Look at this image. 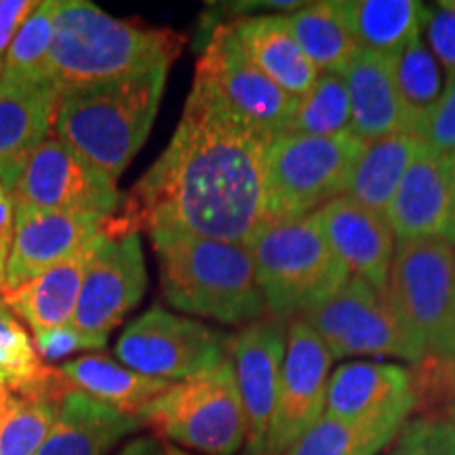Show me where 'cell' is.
<instances>
[{
  "mask_svg": "<svg viewBox=\"0 0 455 455\" xmlns=\"http://www.w3.org/2000/svg\"><path fill=\"white\" fill-rule=\"evenodd\" d=\"M247 247L251 249L266 308L283 323L308 315L350 276L315 213L264 226Z\"/></svg>",
  "mask_w": 455,
  "mask_h": 455,
  "instance_id": "cell-5",
  "label": "cell"
},
{
  "mask_svg": "<svg viewBox=\"0 0 455 455\" xmlns=\"http://www.w3.org/2000/svg\"><path fill=\"white\" fill-rule=\"evenodd\" d=\"M169 68L64 91L55 114L57 140L116 181L150 135Z\"/></svg>",
  "mask_w": 455,
  "mask_h": 455,
  "instance_id": "cell-4",
  "label": "cell"
},
{
  "mask_svg": "<svg viewBox=\"0 0 455 455\" xmlns=\"http://www.w3.org/2000/svg\"><path fill=\"white\" fill-rule=\"evenodd\" d=\"M350 131V100L341 74H321L304 98L295 100L293 112L281 133L329 138Z\"/></svg>",
  "mask_w": 455,
  "mask_h": 455,
  "instance_id": "cell-33",
  "label": "cell"
},
{
  "mask_svg": "<svg viewBox=\"0 0 455 455\" xmlns=\"http://www.w3.org/2000/svg\"><path fill=\"white\" fill-rule=\"evenodd\" d=\"M418 407L413 373L392 363H344L329 375L325 413L348 422H407Z\"/></svg>",
  "mask_w": 455,
  "mask_h": 455,
  "instance_id": "cell-18",
  "label": "cell"
},
{
  "mask_svg": "<svg viewBox=\"0 0 455 455\" xmlns=\"http://www.w3.org/2000/svg\"><path fill=\"white\" fill-rule=\"evenodd\" d=\"M232 28L249 60L284 93L299 100L315 87L321 72L299 49L284 15L244 17Z\"/></svg>",
  "mask_w": 455,
  "mask_h": 455,
  "instance_id": "cell-24",
  "label": "cell"
},
{
  "mask_svg": "<svg viewBox=\"0 0 455 455\" xmlns=\"http://www.w3.org/2000/svg\"><path fill=\"white\" fill-rule=\"evenodd\" d=\"M7 195L13 204L98 218H112L121 204L116 181L61 140L43 141L26 158Z\"/></svg>",
  "mask_w": 455,
  "mask_h": 455,
  "instance_id": "cell-12",
  "label": "cell"
},
{
  "mask_svg": "<svg viewBox=\"0 0 455 455\" xmlns=\"http://www.w3.org/2000/svg\"><path fill=\"white\" fill-rule=\"evenodd\" d=\"M184 36L169 28L116 20L87 0H60L47 74L60 93L171 66Z\"/></svg>",
  "mask_w": 455,
  "mask_h": 455,
  "instance_id": "cell-2",
  "label": "cell"
},
{
  "mask_svg": "<svg viewBox=\"0 0 455 455\" xmlns=\"http://www.w3.org/2000/svg\"><path fill=\"white\" fill-rule=\"evenodd\" d=\"M341 76L350 100V131L358 140L371 144L390 135L409 133L390 57L358 49Z\"/></svg>",
  "mask_w": 455,
  "mask_h": 455,
  "instance_id": "cell-21",
  "label": "cell"
},
{
  "mask_svg": "<svg viewBox=\"0 0 455 455\" xmlns=\"http://www.w3.org/2000/svg\"><path fill=\"white\" fill-rule=\"evenodd\" d=\"M284 21L299 49L321 74H344L361 49L346 26L338 0L306 3V7L284 15Z\"/></svg>",
  "mask_w": 455,
  "mask_h": 455,
  "instance_id": "cell-29",
  "label": "cell"
},
{
  "mask_svg": "<svg viewBox=\"0 0 455 455\" xmlns=\"http://www.w3.org/2000/svg\"><path fill=\"white\" fill-rule=\"evenodd\" d=\"M386 218L396 243L439 238L455 247V167L451 158L424 152L403 178Z\"/></svg>",
  "mask_w": 455,
  "mask_h": 455,
  "instance_id": "cell-17",
  "label": "cell"
},
{
  "mask_svg": "<svg viewBox=\"0 0 455 455\" xmlns=\"http://www.w3.org/2000/svg\"><path fill=\"white\" fill-rule=\"evenodd\" d=\"M449 158H451V163H453V167H455V152H453V155H449Z\"/></svg>",
  "mask_w": 455,
  "mask_h": 455,
  "instance_id": "cell-46",
  "label": "cell"
},
{
  "mask_svg": "<svg viewBox=\"0 0 455 455\" xmlns=\"http://www.w3.org/2000/svg\"><path fill=\"white\" fill-rule=\"evenodd\" d=\"M164 455H190V453H188V451H181L180 447L169 445V443H164Z\"/></svg>",
  "mask_w": 455,
  "mask_h": 455,
  "instance_id": "cell-44",
  "label": "cell"
},
{
  "mask_svg": "<svg viewBox=\"0 0 455 455\" xmlns=\"http://www.w3.org/2000/svg\"><path fill=\"white\" fill-rule=\"evenodd\" d=\"M15 236L3 293L13 291L44 270L53 268L93 241L108 218L47 212L30 204H13Z\"/></svg>",
  "mask_w": 455,
  "mask_h": 455,
  "instance_id": "cell-16",
  "label": "cell"
},
{
  "mask_svg": "<svg viewBox=\"0 0 455 455\" xmlns=\"http://www.w3.org/2000/svg\"><path fill=\"white\" fill-rule=\"evenodd\" d=\"M101 232L68 259L44 270L43 275L24 283L13 291L4 293V304L15 316L24 318L34 329V333L70 325L84 275H87L95 251L100 249Z\"/></svg>",
  "mask_w": 455,
  "mask_h": 455,
  "instance_id": "cell-23",
  "label": "cell"
},
{
  "mask_svg": "<svg viewBox=\"0 0 455 455\" xmlns=\"http://www.w3.org/2000/svg\"><path fill=\"white\" fill-rule=\"evenodd\" d=\"M60 91L51 78H0V184L9 190L26 158L55 129Z\"/></svg>",
  "mask_w": 455,
  "mask_h": 455,
  "instance_id": "cell-20",
  "label": "cell"
},
{
  "mask_svg": "<svg viewBox=\"0 0 455 455\" xmlns=\"http://www.w3.org/2000/svg\"><path fill=\"white\" fill-rule=\"evenodd\" d=\"M108 338H98L78 331L76 327L64 325L51 331L34 333V348L43 361H61L78 350H101Z\"/></svg>",
  "mask_w": 455,
  "mask_h": 455,
  "instance_id": "cell-38",
  "label": "cell"
},
{
  "mask_svg": "<svg viewBox=\"0 0 455 455\" xmlns=\"http://www.w3.org/2000/svg\"><path fill=\"white\" fill-rule=\"evenodd\" d=\"M422 32L447 81H455V3L443 0L432 9H426Z\"/></svg>",
  "mask_w": 455,
  "mask_h": 455,
  "instance_id": "cell-37",
  "label": "cell"
},
{
  "mask_svg": "<svg viewBox=\"0 0 455 455\" xmlns=\"http://www.w3.org/2000/svg\"><path fill=\"white\" fill-rule=\"evenodd\" d=\"M138 428H141L140 418L124 415L72 388L60 401L55 422L38 455H106Z\"/></svg>",
  "mask_w": 455,
  "mask_h": 455,
  "instance_id": "cell-22",
  "label": "cell"
},
{
  "mask_svg": "<svg viewBox=\"0 0 455 455\" xmlns=\"http://www.w3.org/2000/svg\"><path fill=\"white\" fill-rule=\"evenodd\" d=\"M36 7L38 3L30 0H0V53L11 47L15 34Z\"/></svg>",
  "mask_w": 455,
  "mask_h": 455,
  "instance_id": "cell-39",
  "label": "cell"
},
{
  "mask_svg": "<svg viewBox=\"0 0 455 455\" xmlns=\"http://www.w3.org/2000/svg\"><path fill=\"white\" fill-rule=\"evenodd\" d=\"M146 287L148 272L140 232L112 215L106 220L100 249L84 275L70 325L83 333L108 338L140 304Z\"/></svg>",
  "mask_w": 455,
  "mask_h": 455,
  "instance_id": "cell-13",
  "label": "cell"
},
{
  "mask_svg": "<svg viewBox=\"0 0 455 455\" xmlns=\"http://www.w3.org/2000/svg\"><path fill=\"white\" fill-rule=\"evenodd\" d=\"M445 413H447V422L455 426V396L451 398V401L447 403V407H445Z\"/></svg>",
  "mask_w": 455,
  "mask_h": 455,
  "instance_id": "cell-43",
  "label": "cell"
},
{
  "mask_svg": "<svg viewBox=\"0 0 455 455\" xmlns=\"http://www.w3.org/2000/svg\"><path fill=\"white\" fill-rule=\"evenodd\" d=\"M60 369L74 388L131 418H140V413L171 386V382L131 371L129 367L101 355L74 358Z\"/></svg>",
  "mask_w": 455,
  "mask_h": 455,
  "instance_id": "cell-26",
  "label": "cell"
},
{
  "mask_svg": "<svg viewBox=\"0 0 455 455\" xmlns=\"http://www.w3.org/2000/svg\"><path fill=\"white\" fill-rule=\"evenodd\" d=\"M331 363V352L315 329L301 318L291 321L264 455H287L323 418Z\"/></svg>",
  "mask_w": 455,
  "mask_h": 455,
  "instance_id": "cell-14",
  "label": "cell"
},
{
  "mask_svg": "<svg viewBox=\"0 0 455 455\" xmlns=\"http://www.w3.org/2000/svg\"><path fill=\"white\" fill-rule=\"evenodd\" d=\"M190 93L275 138L287 124L295 106L291 95L276 87L249 60L232 24L213 28L196 61Z\"/></svg>",
  "mask_w": 455,
  "mask_h": 455,
  "instance_id": "cell-9",
  "label": "cell"
},
{
  "mask_svg": "<svg viewBox=\"0 0 455 455\" xmlns=\"http://www.w3.org/2000/svg\"><path fill=\"white\" fill-rule=\"evenodd\" d=\"M358 47L395 57L422 32L426 7L415 0H346L339 3Z\"/></svg>",
  "mask_w": 455,
  "mask_h": 455,
  "instance_id": "cell-27",
  "label": "cell"
},
{
  "mask_svg": "<svg viewBox=\"0 0 455 455\" xmlns=\"http://www.w3.org/2000/svg\"><path fill=\"white\" fill-rule=\"evenodd\" d=\"M365 141L352 131L329 138L278 133L266 155V224L321 212L348 190Z\"/></svg>",
  "mask_w": 455,
  "mask_h": 455,
  "instance_id": "cell-6",
  "label": "cell"
},
{
  "mask_svg": "<svg viewBox=\"0 0 455 455\" xmlns=\"http://www.w3.org/2000/svg\"><path fill=\"white\" fill-rule=\"evenodd\" d=\"M116 356L131 371L173 384L226 361L228 341L203 323L152 306L124 329Z\"/></svg>",
  "mask_w": 455,
  "mask_h": 455,
  "instance_id": "cell-11",
  "label": "cell"
},
{
  "mask_svg": "<svg viewBox=\"0 0 455 455\" xmlns=\"http://www.w3.org/2000/svg\"><path fill=\"white\" fill-rule=\"evenodd\" d=\"M60 401L0 388V455H38Z\"/></svg>",
  "mask_w": 455,
  "mask_h": 455,
  "instance_id": "cell-32",
  "label": "cell"
},
{
  "mask_svg": "<svg viewBox=\"0 0 455 455\" xmlns=\"http://www.w3.org/2000/svg\"><path fill=\"white\" fill-rule=\"evenodd\" d=\"M407 424V422H405ZM403 422H348L323 415L287 455H378L401 432Z\"/></svg>",
  "mask_w": 455,
  "mask_h": 455,
  "instance_id": "cell-31",
  "label": "cell"
},
{
  "mask_svg": "<svg viewBox=\"0 0 455 455\" xmlns=\"http://www.w3.org/2000/svg\"><path fill=\"white\" fill-rule=\"evenodd\" d=\"M325 341L333 358L392 356L422 363L426 355L409 338L382 291L348 276L331 298L301 316Z\"/></svg>",
  "mask_w": 455,
  "mask_h": 455,
  "instance_id": "cell-10",
  "label": "cell"
},
{
  "mask_svg": "<svg viewBox=\"0 0 455 455\" xmlns=\"http://www.w3.org/2000/svg\"><path fill=\"white\" fill-rule=\"evenodd\" d=\"M413 135L432 155L449 156L455 152V81H447L439 104L424 118Z\"/></svg>",
  "mask_w": 455,
  "mask_h": 455,
  "instance_id": "cell-36",
  "label": "cell"
},
{
  "mask_svg": "<svg viewBox=\"0 0 455 455\" xmlns=\"http://www.w3.org/2000/svg\"><path fill=\"white\" fill-rule=\"evenodd\" d=\"M388 455H455V426L439 418H418L403 426Z\"/></svg>",
  "mask_w": 455,
  "mask_h": 455,
  "instance_id": "cell-35",
  "label": "cell"
},
{
  "mask_svg": "<svg viewBox=\"0 0 455 455\" xmlns=\"http://www.w3.org/2000/svg\"><path fill=\"white\" fill-rule=\"evenodd\" d=\"M384 295L426 358L439 356L455 312L453 244L439 238L396 243Z\"/></svg>",
  "mask_w": 455,
  "mask_h": 455,
  "instance_id": "cell-8",
  "label": "cell"
},
{
  "mask_svg": "<svg viewBox=\"0 0 455 455\" xmlns=\"http://www.w3.org/2000/svg\"><path fill=\"white\" fill-rule=\"evenodd\" d=\"M443 361H453L455 363V312H453V321H451V329H449V335L443 344V348L439 352V356Z\"/></svg>",
  "mask_w": 455,
  "mask_h": 455,
  "instance_id": "cell-42",
  "label": "cell"
},
{
  "mask_svg": "<svg viewBox=\"0 0 455 455\" xmlns=\"http://www.w3.org/2000/svg\"><path fill=\"white\" fill-rule=\"evenodd\" d=\"M272 140L190 93L167 150L131 190L121 220L135 232L249 244L266 224Z\"/></svg>",
  "mask_w": 455,
  "mask_h": 455,
  "instance_id": "cell-1",
  "label": "cell"
},
{
  "mask_svg": "<svg viewBox=\"0 0 455 455\" xmlns=\"http://www.w3.org/2000/svg\"><path fill=\"white\" fill-rule=\"evenodd\" d=\"M228 352L232 355V367L247 422L244 455H264L287 352L284 323L276 318L251 323L228 339Z\"/></svg>",
  "mask_w": 455,
  "mask_h": 455,
  "instance_id": "cell-15",
  "label": "cell"
},
{
  "mask_svg": "<svg viewBox=\"0 0 455 455\" xmlns=\"http://www.w3.org/2000/svg\"><path fill=\"white\" fill-rule=\"evenodd\" d=\"M140 419L164 441L204 455H236L247 439V422L232 361L171 384Z\"/></svg>",
  "mask_w": 455,
  "mask_h": 455,
  "instance_id": "cell-7",
  "label": "cell"
},
{
  "mask_svg": "<svg viewBox=\"0 0 455 455\" xmlns=\"http://www.w3.org/2000/svg\"><path fill=\"white\" fill-rule=\"evenodd\" d=\"M3 70H4V64H3V57H0V78H3Z\"/></svg>",
  "mask_w": 455,
  "mask_h": 455,
  "instance_id": "cell-45",
  "label": "cell"
},
{
  "mask_svg": "<svg viewBox=\"0 0 455 455\" xmlns=\"http://www.w3.org/2000/svg\"><path fill=\"white\" fill-rule=\"evenodd\" d=\"M390 60L398 98L407 114L409 133H413V129L439 104L447 84L443 78L445 72L426 43L424 32L415 34L407 47Z\"/></svg>",
  "mask_w": 455,
  "mask_h": 455,
  "instance_id": "cell-30",
  "label": "cell"
},
{
  "mask_svg": "<svg viewBox=\"0 0 455 455\" xmlns=\"http://www.w3.org/2000/svg\"><path fill=\"white\" fill-rule=\"evenodd\" d=\"M116 455H164V443L156 436H140L124 445Z\"/></svg>",
  "mask_w": 455,
  "mask_h": 455,
  "instance_id": "cell-41",
  "label": "cell"
},
{
  "mask_svg": "<svg viewBox=\"0 0 455 455\" xmlns=\"http://www.w3.org/2000/svg\"><path fill=\"white\" fill-rule=\"evenodd\" d=\"M0 388L53 401H61L74 388L61 369L44 365L32 338L4 299H0Z\"/></svg>",
  "mask_w": 455,
  "mask_h": 455,
  "instance_id": "cell-28",
  "label": "cell"
},
{
  "mask_svg": "<svg viewBox=\"0 0 455 455\" xmlns=\"http://www.w3.org/2000/svg\"><path fill=\"white\" fill-rule=\"evenodd\" d=\"M15 236V212L13 203L0 184V293L4 289V276H7V264L11 255V244Z\"/></svg>",
  "mask_w": 455,
  "mask_h": 455,
  "instance_id": "cell-40",
  "label": "cell"
},
{
  "mask_svg": "<svg viewBox=\"0 0 455 455\" xmlns=\"http://www.w3.org/2000/svg\"><path fill=\"white\" fill-rule=\"evenodd\" d=\"M163 298L175 310L224 323L251 325L266 312L251 249L184 235L150 232Z\"/></svg>",
  "mask_w": 455,
  "mask_h": 455,
  "instance_id": "cell-3",
  "label": "cell"
},
{
  "mask_svg": "<svg viewBox=\"0 0 455 455\" xmlns=\"http://www.w3.org/2000/svg\"><path fill=\"white\" fill-rule=\"evenodd\" d=\"M424 152L428 150L413 133H398L365 144L352 167L346 195L386 215L409 167Z\"/></svg>",
  "mask_w": 455,
  "mask_h": 455,
  "instance_id": "cell-25",
  "label": "cell"
},
{
  "mask_svg": "<svg viewBox=\"0 0 455 455\" xmlns=\"http://www.w3.org/2000/svg\"><path fill=\"white\" fill-rule=\"evenodd\" d=\"M57 0L38 3L34 13L24 21L13 43L3 57L4 76L15 78H49V51L53 41Z\"/></svg>",
  "mask_w": 455,
  "mask_h": 455,
  "instance_id": "cell-34",
  "label": "cell"
},
{
  "mask_svg": "<svg viewBox=\"0 0 455 455\" xmlns=\"http://www.w3.org/2000/svg\"><path fill=\"white\" fill-rule=\"evenodd\" d=\"M315 215L323 235L350 275L384 293L396 249L388 218L348 195L327 203Z\"/></svg>",
  "mask_w": 455,
  "mask_h": 455,
  "instance_id": "cell-19",
  "label": "cell"
}]
</instances>
